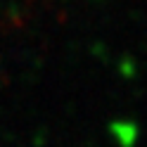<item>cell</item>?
<instances>
[{"label":"cell","instance_id":"1","mask_svg":"<svg viewBox=\"0 0 147 147\" xmlns=\"http://www.w3.org/2000/svg\"><path fill=\"white\" fill-rule=\"evenodd\" d=\"M112 135L119 140L121 147H133L138 131H135V126L128 123V121H116V123H112Z\"/></svg>","mask_w":147,"mask_h":147}]
</instances>
